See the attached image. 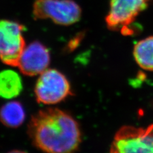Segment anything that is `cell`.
<instances>
[{
  "label": "cell",
  "mask_w": 153,
  "mask_h": 153,
  "mask_svg": "<svg viewBox=\"0 0 153 153\" xmlns=\"http://www.w3.org/2000/svg\"><path fill=\"white\" fill-rule=\"evenodd\" d=\"M133 56L140 68L153 71V36L137 43L133 48Z\"/></svg>",
  "instance_id": "10"
},
{
  "label": "cell",
  "mask_w": 153,
  "mask_h": 153,
  "mask_svg": "<svg viewBox=\"0 0 153 153\" xmlns=\"http://www.w3.org/2000/svg\"><path fill=\"white\" fill-rule=\"evenodd\" d=\"M26 119V112L22 105L17 101H10L0 108V121L8 128L21 126Z\"/></svg>",
  "instance_id": "9"
},
{
  "label": "cell",
  "mask_w": 153,
  "mask_h": 153,
  "mask_svg": "<svg viewBox=\"0 0 153 153\" xmlns=\"http://www.w3.org/2000/svg\"><path fill=\"white\" fill-rule=\"evenodd\" d=\"M28 135L44 153H75L81 143V131L73 117L56 108L41 110L28 125Z\"/></svg>",
  "instance_id": "1"
},
{
  "label": "cell",
  "mask_w": 153,
  "mask_h": 153,
  "mask_svg": "<svg viewBox=\"0 0 153 153\" xmlns=\"http://www.w3.org/2000/svg\"><path fill=\"white\" fill-rule=\"evenodd\" d=\"M23 88L21 76L12 70L0 71V97L13 99L21 94Z\"/></svg>",
  "instance_id": "8"
},
{
  "label": "cell",
  "mask_w": 153,
  "mask_h": 153,
  "mask_svg": "<svg viewBox=\"0 0 153 153\" xmlns=\"http://www.w3.org/2000/svg\"><path fill=\"white\" fill-rule=\"evenodd\" d=\"M25 27L19 22L0 20V61L4 64L17 66L26 47L23 32Z\"/></svg>",
  "instance_id": "6"
},
{
  "label": "cell",
  "mask_w": 153,
  "mask_h": 153,
  "mask_svg": "<svg viewBox=\"0 0 153 153\" xmlns=\"http://www.w3.org/2000/svg\"><path fill=\"white\" fill-rule=\"evenodd\" d=\"M34 91L37 102L44 105L59 103L72 94L69 80L56 69H47L40 75Z\"/></svg>",
  "instance_id": "5"
},
{
  "label": "cell",
  "mask_w": 153,
  "mask_h": 153,
  "mask_svg": "<svg viewBox=\"0 0 153 153\" xmlns=\"http://www.w3.org/2000/svg\"><path fill=\"white\" fill-rule=\"evenodd\" d=\"M51 62L48 48L38 41L26 45L19 60L17 67L24 75L33 76L46 70Z\"/></svg>",
  "instance_id": "7"
},
{
  "label": "cell",
  "mask_w": 153,
  "mask_h": 153,
  "mask_svg": "<svg viewBox=\"0 0 153 153\" xmlns=\"http://www.w3.org/2000/svg\"><path fill=\"white\" fill-rule=\"evenodd\" d=\"M33 16L38 19H51L57 25H74L82 17V8L74 0H35Z\"/></svg>",
  "instance_id": "3"
},
{
  "label": "cell",
  "mask_w": 153,
  "mask_h": 153,
  "mask_svg": "<svg viewBox=\"0 0 153 153\" xmlns=\"http://www.w3.org/2000/svg\"><path fill=\"white\" fill-rule=\"evenodd\" d=\"M152 0H109L108 12L105 19L108 30L131 35V27L137 17L148 8Z\"/></svg>",
  "instance_id": "2"
},
{
  "label": "cell",
  "mask_w": 153,
  "mask_h": 153,
  "mask_svg": "<svg viewBox=\"0 0 153 153\" xmlns=\"http://www.w3.org/2000/svg\"><path fill=\"white\" fill-rule=\"evenodd\" d=\"M8 153H27L26 151H21V150H13L8 152Z\"/></svg>",
  "instance_id": "11"
},
{
  "label": "cell",
  "mask_w": 153,
  "mask_h": 153,
  "mask_svg": "<svg viewBox=\"0 0 153 153\" xmlns=\"http://www.w3.org/2000/svg\"><path fill=\"white\" fill-rule=\"evenodd\" d=\"M108 153H153V124L146 128H121L114 137Z\"/></svg>",
  "instance_id": "4"
}]
</instances>
